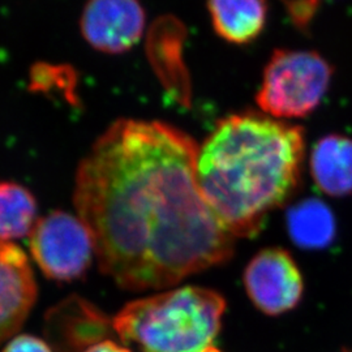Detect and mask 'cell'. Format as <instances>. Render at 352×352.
<instances>
[{"label": "cell", "instance_id": "7a4b0ae2", "mask_svg": "<svg viewBox=\"0 0 352 352\" xmlns=\"http://www.w3.org/2000/svg\"><path fill=\"white\" fill-rule=\"evenodd\" d=\"M304 155L302 126L265 113H234L221 119L199 148L197 184L231 236L253 238L266 215L295 192Z\"/></svg>", "mask_w": 352, "mask_h": 352}, {"label": "cell", "instance_id": "6da1fadb", "mask_svg": "<svg viewBox=\"0 0 352 352\" xmlns=\"http://www.w3.org/2000/svg\"><path fill=\"white\" fill-rule=\"evenodd\" d=\"M197 153L175 126L120 119L78 164L76 210L122 289H166L232 257L234 236L199 188Z\"/></svg>", "mask_w": 352, "mask_h": 352}, {"label": "cell", "instance_id": "4fadbf2b", "mask_svg": "<svg viewBox=\"0 0 352 352\" xmlns=\"http://www.w3.org/2000/svg\"><path fill=\"white\" fill-rule=\"evenodd\" d=\"M3 352H51L43 340L32 336H20L11 340Z\"/></svg>", "mask_w": 352, "mask_h": 352}, {"label": "cell", "instance_id": "8992f818", "mask_svg": "<svg viewBox=\"0 0 352 352\" xmlns=\"http://www.w3.org/2000/svg\"><path fill=\"white\" fill-rule=\"evenodd\" d=\"M244 285L252 302L269 316L282 315L295 308L304 287L298 265L282 248L258 252L245 267Z\"/></svg>", "mask_w": 352, "mask_h": 352}, {"label": "cell", "instance_id": "3957f363", "mask_svg": "<svg viewBox=\"0 0 352 352\" xmlns=\"http://www.w3.org/2000/svg\"><path fill=\"white\" fill-rule=\"evenodd\" d=\"M225 311L218 292L187 286L128 302L113 327L141 352H219L214 340Z\"/></svg>", "mask_w": 352, "mask_h": 352}, {"label": "cell", "instance_id": "30bf717a", "mask_svg": "<svg viewBox=\"0 0 352 352\" xmlns=\"http://www.w3.org/2000/svg\"><path fill=\"white\" fill-rule=\"evenodd\" d=\"M215 33L232 45H248L266 24V0H208Z\"/></svg>", "mask_w": 352, "mask_h": 352}, {"label": "cell", "instance_id": "5bb4252c", "mask_svg": "<svg viewBox=\"0 0 352 352\" xmlns=\"http://www.w3.org/2000/svg\"><path fill=\"white\" fill-rule=\"evenodd\" d=\"M85 352H131L126 347L119 346L118 343H115L113 340H103L98 342L94 346L89 347Z\"/></svg>", "mask_w": 352, "mask_h": 352}, {"label": "cell", "instance_id": "277c9868", "mask_svg": "<svg viewBox=\"0 0 352 352\" xmlns=\"http://www.w3.org/2000/svg\"><path fill=\"white\" fill-rule=\"evenodd\" d=\"M333 74V65L315 51H274L256 102L263 113L278 120L305 118L321 104Z\"/></svg>", "mask_w": 352, "mask_h": 352}, {"label": "cell", "instance_id": "9c48e42d", "mask_svg": "<svg viewBox=\"0 0 352 352\" xmlns=\"http://www.w3.org/2000/svg\"><path fill=\"white\" fill-rule=\"evenodd\" d=\"M316 186L333 197L352 193V139L331 133L318 140L309 158Z\"/></svg>", "mask_w": 352, "mask_h": 352}, {"label": "cell", "instance_id": "52a82bcc", "mask_svg": "<svg viewBox=\"0 0 352 352\" xmlns=\"http://www.w3.org/2000/svg\"><path fill=\"white\" fill-rule=\"evenodd\" d=\"M145 23L139 0H88L80 17V30L93 49L118 55L139 43Z\"/></svg>", "mask_w": 352, "mask_h": 352}, {"label": "cell", "instance_id": "ba28073f", "mask_svg": "<svg viewBox=\"0 0 352 352\" xmlns=\"http://www.w3.org/2000/svg\"><path fill=\"white\" fill-rule=\"evenodd\" d=\"M37 298V285L21 248L0 240V343L23 327Z\"/></svg>", "mask_w": 352, "mask_h": 352}, {"label": "cell", "instance_id": "7c38bea8", "mask_svg": "<svg viewBox=\"0 0 352 352\" xmlns=\"http://www.w3.org/2000/svg\"><path fill=\"white\" fill-rule=\"evenodd\" d=\"M37 201L25 187L13 182H0V240L19 239L36 225Z\"/></svg>", "mask_w": 352, "mask_h": 352}, {"label": "cell", "instance_id": "8fae6325", "mask_svg": "<svg viewBox=\"0 0 352 352\" xmlns=\"http://www.w3.org/2000/svg\"><path fill=\"white\" fill-rule=\"evenodd\" d=\"M287 230L300 248L321 250L336 236V218L325 202L307 199L289 208Z\"/></svg>", "mask_w": 352, "mask_h": 352}, {"label": "cell", "instance_id": "5b68a950", "mask_svg": "<svg viewBox=\"0 0 352 352\" xmlns=\"http://www.w3.org/2000/svg\"><path fill=\"white\" fill-rule=\"evenodd\" d=\"M30 251L45 276L65 282L85 274L94 244L80 218L56 210L36 222L30 232Z\"/></svg>", "mask_w": 352, "mask_h": 352}]
</instances>
